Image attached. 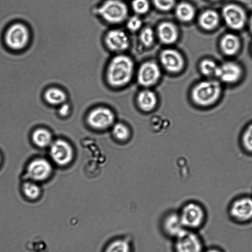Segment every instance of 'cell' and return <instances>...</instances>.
<instances>
[{
  "mask_svg": "<svg viewBox=\"0 0 252 252\" xmlns=\"http://www.w3.org/2000/svg\"><path fill=\"white\" fill-rule=\"evenodd\" d=\"M134 71L133 60L126 55L119 54L113 58L108 64L107 80L113 87H122L130 82Z\"/></svg>",
  "mask_w": 252,
  "mask_h": 252,
  "instance_id": "6da1fadb",
  "label": "cell"
},
{
  "mask_svg": "<svg viewBox=\"0 0 252 252\" xmlns=\"http://www.w3.org/2000/svg\"><path fill=\"white\" fill-rule=\"evenodd\" d=\"M178 211L185 229L199 232L207 223L208 213L205 206L200 202L187 201Z\"/></svg>",
  "mask_w": 252,
  "mask_h": 252,
  "instance_id": "7a4b0ae2",
  "label": "cell"
},
{
  "mask_svg": "<svg viewBox=\"0 0 252 252\" xmlns=\"http://www.w3.org/2000/svg\"><path fill=\"white\" fill-rule=\"evenodd\" d=\"M228 220L237 225L246 224L252 220V198L238 196L228 204L226 209Z\"/></svg>",
  "mask_w": 252,
  "mask_h": 252,
  "instance_id": "3957f363",
  "label": "cell"
},
{
  "mask_svg": "<svg viewBox=\"0 0 252 252\" xmlns=\"http://www.w3.org/2000/svg\"><path fill=\"white\" fill-rule=\"evenodd\" d=\"M172 241V252H203L206 246L199 231L185 230Z\"/></svg>",
  "mask_w": 252,
  "mask_h": 252,
  "instance_id": "277c9868",
  "label": "cell"
},
{
  "mask_svg": "<svg viewBox=\"0 0 252 252\" xmlns=\"http://www.w3.org/2000/svg\"><path fill=\"white\" fill-rule=\"evenodd\" d=\"M221 92L220 84L216 81H206L200 83L193 89L191 96L194 102L201 107L214 104Z\"/></svg>",
  "mask_w": 252,
  "mask_h": 252,
  "instance_id": "5b68a950",
  "label": "cell"
},
{
  "mask_svg": "<svg viewBox=\"0 0 252 252\" xmlns=\"http://www.w3.org/2000/svg\"><path fill=\"white\" fill-rule=\"evenodd\" d=\"M98 11L104 21L112 24L123 22L128 13L127 6L122 0H106L99 6Z\"/></svg>",
  "mask_w": 252,
  "mask_h": 252,
  "instance_id": "8992f818",
  "label": "cell"
},
{
  "mask_svg": "<svg viewBox=\"0 0 252 252\" xmlns=\"http://www.w3.org/2000/svg\"><path fill=\"white\" fill-rule=\"evenodd\" d=\"M159 229L163 237L171 241L186 230L178 209H170L163 213L159 221Z\"/></svg>",
  "mask_w": 252,
  "mask_h": 252,
  "instance_id": "52a82bcc",
  "label": "cell"
},
{
  "mask_svg": "<svg viewBox=\"0 0 252 252\" xmlns=\"http://www.w3.org/2000/svg\"><path fill=\"white\" fill-rule=\"evenodd\" d=\"M30 33L27 27L20 23L10 26L5 34V42L9 48L19 50L24 48L28 44Z\"/></svg>",
  "mask_w": 252,
  "mask_h": 252,
  "instance_id": "ba28073f",
  "label": "cell"
},
{
  "mask_svg": "<svg viewBox=\"0 0 252 252\" xmlns=\"http://www.w3.org/2000/svg\"><path fill=\"white\" fill-rule=\"evenodd\" d=\"M105 43L112 51L121 53L129 46L130 40L126 33L121 29L109 31L105 37Z\"/></svg>",
  "mask_w": 252,
  "mask_h": 252,
  "instance_id": "9c48e42d",
  "label": "cell"
},
{
  "mask_svg": "<svg viewBox=\"0 0 252 252\" xmlns=\"http://www.w3.org/2000/svg\"><path fill=\"white\" fill-rule=\"evenodd\" d=\"M160 69L153 62H146L139 67L137 79L138 83L144 87H150L155 84L160 76Z\"/></svg>",
  "mask_w": 252,
  "mask_h": 252,
  "instance_id": "30bf717a",
  "label": "cell"
},
{
  "mask_svg": "<svg viewBox=\"0 0 252 252\" xmlns=\"http://www.w3.org/2000/svg\"><path fill=\"white\" fill-rule=\"evenodd\" d=\"M50 154L53 160L60 165L68 164L73 157L71 146L63 140H57L51 144Z\"/></svg>",
  "mask_w": 252,
  "mask_h": 252,
  "instance_id": "8fae6325",
  "label": "cell"
},
{
  "mask_svg": "<svg viewBox=\"0 0 252 252\" xmlns=\"http://www.w3.org/2000/svg\"><path fill=\"white\" fill-rule=\"evenodd\" d=\"M87 120L92 127L101 129L109 127L113 124L114 116L108 108L98 107L89 113Z\"/></svg>",
  "mask_w": 252,
  "mask_h": 252,
  "instance_id": "7c38bea8",
  "label": "cell"
},
{
  "mask_svg": "<svg viewBox=\"0 0 252 252\" xmlns=\"http://www.w3.org/2000/svg\"><path fill=\"white\" fill-rule=\"evenodd\" d=\"M222 15L226 23L234 29L242 28L246 21V15L244 10L234 4L225 5L222 9Z\"/></svg>",
  "mask_w": 252,
  "mask_h": 252,
  "instance_id": "4fadbf2b",
  "label": "cell"
},
{
  "mask_svg": "<svg viewBox=\"0 0 252 252\" xmlns=\"http://www.w3.org/2000/svg\"><path fill=\"white\" fill-rule=\"evenodd\" d=\"M52 166L48 161L44 158H37L31 161L28 166L27 176L34 181L46 179L52 172Z\"/></svg>",
  "mask_w": 252,
  "mask_h": 252,
  "instance_id": "5bb4252c",
  "label": "cell"
},
{
  "mask_svg": "<svg viewBox=\"0 0 252 252\" xmlns=\"http://www.w3.org/2000/svg\"><path fill=\"white\" fill-rule=\"evenodd\" d=\"M160 61L163 66L171 72H178L183 66L181 55L172 49L164 50L160 55Z\"/></svg>",
  "mask_w": 252,
  "mask_h": 252,
  "instance_id": "9a60e30c",
  "label": "cell"
},
{
  "mask_svg": "<svg viewBox=\"0 0 252 252\" xmlns=\"http://www.w3.org/2000/svg\"><path fill=\"white\" fill-rule=\"evenodd\" d=\"M241 74L239 65L233 63H226L219 66L216 76L222 81L231 83L237 80Z\"/></svg>",
  "mask_w": 252,
  "mask_h": 252,
  "instance_id": "2e32d148",
  "label": "cell"
},
{
  "mask_svg": "<svg viewBox=\"0 0 252 252\" xmlns=\"http://www.w3.org/2000/svg\"><path fill=\"white\" fill-rule=\"evenodd\" d=\"M137 100L139 107L144 111H152L156 107L157 104V97L156 94L147 89L139 92Z\"/></svg>",
  "mask_w": 252,
  "mask_h": 252,
  "instance_id": "e0dca14e",
  "label": "cell"
},
{
  "mask_svg": "<svg viewBox=\"0 0 252 252\" xmlns=\"http://www.w3.org/2000/svg\"><path fill=\"white\" fill-rule=\"evenodd\" d=\"M158 33L160 40L165 43L175 42L178 37V32L175 27L171 23H161L158 28Z\"/></svg>",
  "mask_w": 252,
  "mask_h": 252,
  "instance_id": "ac0fdd59",
  "label": "cell"
},
{
  "mask_svg": "<svg viewBox=\"0 0 252 252\" xmlns=\"http://www.w3.org/2000/svg\"><path fill=\"white\" fill-rule=\"evenodd\" d=\"M44 98L50 104L59 105L65 101L66 95L62 90L53 87L46 91L44 93Z\"/></svg>",
  "mask_w": 252,
  "mask_h": 252,
  "instance_id": "d6986e66",
  "label": "cell"
},
{
  "mask_svg": "<svg viewBox=\"0 0 252 252\" xmlns=\"http://www.w3.org/2000/svg\"><path fill=\"white\" fill-rule=\"evenodd\" d=\"M240 42L236 36L232 34L225 35L221 41V47L223 52L228 55L234 54L238 50Z\"/></svg>",
  "mask_w": 252,
  "mask_h": 252,
  "instance_id": "ffe728a7",
  "label": "cell"
},
{
  "mask_svg": "<svg viewBox=\"0 0 252 252\" xmlns=\"http://www.w3.org/2000/svg\"><path fill=\"white\" fill-rule=\"evenodd\" d=\"M32 141L39 147H46L52 142V135L50 132L44 128L36 129L32 133Z\"/></svg>",
  "mask_w": 252,
  "mask_h": 252,
  "instance_id": "44dd1931",
  "label": "cell"
},
{
  "mask_svg": "<svg viewBox=\"0 0 252 252\" xmlns=\"http://www.w3.org/2000/svg\"><path fill=\"white\" fill-rule=\"evenodd\" d=\"M219 22V16L217 12L212 10L204 12L200 16L199 23L201 27L207 30L215 28Z\"/></svg>",
  "mask_w": 252,
  "mask_h": 252,
  "instance_id": "7402d4cb",
  "label": "cell"
},
{
  "mask_svg": "<svg viewBox=\"0 0 252 252\" xmlns=\"http://www.w3.org/2000/svg\"><path fill=\"white\" fill-rule=\"evenodd\" d=\"M104 252H131L130 244L127 239H117L108 244Z\"/></svg>",
  "mask_w": 252,
  "mask_h": 252,
  "instance_id": "603a6c76",
  "label": "cell"
},
{
  "mask_svg": "<svg viewBox=\"0 0 252 252\" xmlns=\"http://www.w3.org/2000/svg\"><path fill=\"white\" fill-rule=\"evenodd\" d=\"M176 13L178 18L183 21L191 20L195 13L193 7L189 3L182 2L178 4L176 8Z\"/></svg>",
  "mask_w": 252,
  "mask_h": 252,
  "instance_id": "cb8c5ba5",
  "label": "cell"
},
{
  "mask_svg": "<svg viewBox=\"0 0 252 252\" xmlns=\"http://www.w3.org/2000/svg\"><path fill=\"white\" fill-rule=\"evenodd\" d=\"M23 189L25 195L32 199L37 198L40 193L39 187L32 182L25 183L23 185Z\"/></svg>",
  "mask_w": 252,
  "mask_h": 252,
  "instance_id": "d4e9b609",
  "label": "cell"
},
{
  "mask_svg": "<svg viewBox=\"0 0 252 252\" xmlns=\"http://www.w3.org/2000/svg\"><path fill=\"white\" fill-rule=\"evenodd\" d=\"M131 6L134 13L139 15L149 11L150 4L149 0H132Z\"/></svg>",
  "mask_w": 252,
  "mask_h": 252,
  "instance_id": "484cf974",
  "label": "cell"
},
{
  "mask_svg": "<svg viewBox=\"0 0 252 252\" xmlns=\"http://www.w3.org/2000/svg\"><path fill=\"white\" fill-rule=\"evenodd\" d=\"M154 33L153 30L149 27L143 29L139 34L141 43L146 47L150 46L154 40Z\"/></svg>",
  "mask_w": 252,
  "mask_h": 252,
  "instance_id": "4316f807",
  "label": "cell"
},
{
  "mask_svg": "<svg viewBox=\"0 0 252 252\" xmlns=\"http://www.w3.org/2000/svg\"><path fill=\"white\" fill-rule=\"evenodd\" d=\"M243 146L246 150L252 153V124L247 126L242 136Z\"/></svg>",
  "mask_w": 252,
  "mask_h": 252,
  "instance_id": "83f0119b",
  "label": "cell"
},
{
  "mask_svg": "<svg viewBox=\"0 0 252 252\" xmlns=\"http://www.w3.org/2000/svg\"><path fill=\"white\" fill-rule=\"evenodd\" d=\"M219 66L215 62L211 60H205L203 61L200 64V69L202 72L206 75L216 76Z\"/></svg>",
  "mask_w": 252,
  "mask_h": 252,
  "instance_id": "f1b7e54d",
  "label": "cell"
},
{
  "mask_svg": "<svg viewBox=\"0 0 252 252\" xmlns=\"http://www.w3.org/2000/svg\"><path fill=\"white\" fill-rule=\"evenodd\" d=\"M112 132L116 138L121 140L127 139L129 133L127 127L122 123L116 124L113 127Z\"/></svg>",
  "mask_w": 252,
  "mask_h": 252,
  "instance_id": "f546056e",
  "label": "cell"
},
{
  "mask_svg": "<svg viewBox=\"0 0 252 252\" xmlns=\"http://www.w3.org/2000/svg\"><path fill=\"white\" fill-rule=\"evenodd\" d=\"M142 25V21L138 15L129 17L126 21L127 29L132 32L139 30Z\"/></svg>",
  "mask_w": 252,
  "mask_h": 252,
  "instance_id": "4dcf8cb0",
  "label": "cell"
},
{
  "mask_svg": "<svg viewBox=\"0 0 252 252\" xmlns=\"http://www.w3.org/2000/svg\"><path fill=\"white\" fill-rule=\"evenodd\" d=\"M152 1L158 9L163 11L171 9L175 3V0H152Z\"/></svg>",
  "mask_w": 252,
  "mask_h": 252,
  "instance_id": "1f68e13d",
  "label": "cell"
},
{
  "mask_svg": "<svg viewBox=\"0 0 252 252\" xmlns=\"http://www.w3.org/2000/svg\"><path fill=\"white\" fill-rule=\"evenodd\" d=\"M203 252H225V250L218 245L206 246Z\"/></svg>",
  "mask_w": 252,
  "mask_h": 252,
  "instance_id": "d6a6232c",
  "label": "cell"
},
{
  "mask_svg": "<svg viewBox=\"0 0 252 252\" xmlns=\"http://www.w3.org/2000/svg\"><path fill=\"white\" fill-rule=\"evenodd\" d=\"M69 106L67 104H63L59 110V114L62 116H66L69 111Z\"/></svg>",
  "mask_w": 252,
  "mask_h": 252,
  "instance_id": "836d02e7",
  "label": "cell"
},
{
  "mask_svg": "<svg viewBox=\"0 0 252 252\" xmlns=\"http://www.w3.org/2000/svg\"><path fill=\"white\" fill-rule=\"evenodd\" d=\"M249 25H250V31L252 33V15L250 19Z\"/></svg>",
  "mask_w": 252,
  "mask_h": 252,
  "instance_id": "e575fe53",
  "label": "cell"
},
{
  "mask_svg": "<svg viewBox=\"0 0 252 252\" xmlns=\"http://www.w3.org/2000/svg\"><path fill=\"white\" fill-rule=\"evenodd\" d=\"M212 0V1H218V0Z\"/></svg>",
  "mask_w": 252,
  "mask_h": 252,
  "instance_id": "d590c367",
  "label": "cell"
},
{
  "mask_svg": "<svg viewBox=\"0 0 252 252\" xmlns=\"http://www.w3.org/2000/svg\"><path fill=\"white\" fill-rule=\"evenodd\" d=\"M0 160H1V158H0Z\"/></svg>",
  "mask_w": 252,
  "mask_h": 252,
  "instance_id": "8d00e7d4",
  "label": "cell"
}]
</instances>
